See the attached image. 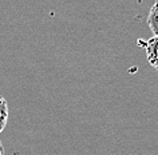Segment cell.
Instances as JSON below:
<instances>
[{
  "instance_id": "cell-3",
  "label": "cell",
  "mask_w": 158,
  "mask_h": 155,
  "mask_svg": "<svg viewBox=\"0 0 158 155\" xmlns=\"http://www.w3.org/2000/svg\"><path fill=\"white\" fill-rule=\"evenodd\" d=\"M7 118H8V108H7V102L0 96V133L4 128Z\"/></svg>"
},
{
  "instance_id": "cell-1",
  "label": "cell",
  "mask_w": 158,
  "mask_h": 155,
  "mask_svg": "<svg viewBox=\"0 0 158 155\" xmlns=\"http://www.w3.org/2000/svg\"><path fill=\"white\" fill-rule=\"evenodd\" d=\"M146 56L148 62L153 68L158 70V35L150 38L146 42Z\"/></svg>"
},
{
  "instance_id": "cell-4",
  "label": "cell",
  "mask_w": 158,
  "mask_h": 155,
  "mask_svg": "<svg viewBox=\"0 0 158 155\" xmlns=\"http://www.w3.org/2000/svg\"><path fill=\"white\" fill-rule=\"evenodd\" d=\"M0 155H4V149H3V145L0 143Z\"/></svg>"
},
{
  "instance_id": "cell-2",
  "label": "cell",
  "mask_w": 158,
  "mask_h": 155,
  "mask_svg": "<svg viewBox=\"0 0 158 155\" xmlns=\"http://www.w3.org/2000/svg\"><path fill=\"white\" fill-rule=\"evenodd\" d=\"M148 24L152 30V32L154 34V36L158 35V2H156L153 4V7L149 11V16H148Z\"/></svg>"
}]
</instances>
